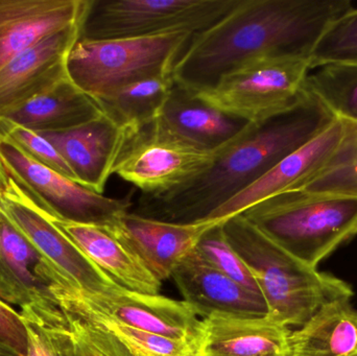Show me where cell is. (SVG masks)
<instances>
[{
	"mask_svg": "<svg viewBox=\"0 0 357 356\" xmlns=\"http://www.w3.org/2000/svg\"><path fill=\"white\" fill-rule=\"evenodd\" d=\"M52 293L61 309L77 314L100 326L121 341L136 356H195V347L190 343L144 332L94 311L79 298L75 288L69 284H56Z\"/></svg>",
	"mask_w": 357,
	"mask_h": 356,
	"instance_id": "cb8c5ba5",
	"label": "cell"
},
{
	"mask_svg": "<svg viewBox=\"0 0 357 356\" xmlns=\"http://www.w3.org/2000/svg\"><path fill=\"white\" fill-rule=\"evenodd\" d=\"M39 134L60 153L77 183L102 194L131 139L127 130L105 114L66 131Z\"/></svg>",
	"mask_w": 357,
	"mask_h": 356,
	"instance_id": "5bb4252c",
	"label": "cell"
},
{
	"mask_svg": "<svg viewBox=\"0 0 357 356\" xmlns=\"http://www.w3.org/2000/svg\"><path fill=\"white\" fill-rule=\"evenodd\" d=\"M252 123L220 112L175 83L153 127L202 150H222L241 137Z\"/></svg>",
	"mask_w": 357,
	"mask_h": 356,
	"instance_id": "ffe728a7",
	"label": "cell"
},
{
	"mask_svg": "<svg viewBox=\"0 0 357 356\" xmlns=\"http://www.w3.org/2000/svg\"><path fill=\"white\" fill-rule=\"evenodd\" d=\"M220 224L211 221L177 224L128 211L105 228L159 280L172 277L176 267L195 250L202 236Z\"/></svg>",
	"mask_w": 357,
	"mask_h": 356,
	"instance_id": "4fadbf2b",
	"label": "cell"
},
{
	"mask_svg": "<svg viewBox=\"0 0 357 356\" xmlns=\"http://www.w3.org/2000/svg\"><path fill=\"white\" fill-rule=\"evenodd\" d=\"M305 90L335 118L357 123V63L319 67L308 75Z\"/></svg>",
	"mask_w": 357,
	"mask_h": 356,
	"instance_id": "484cf974",
	"label": "cell"
},
{
	"mask_svg": "<svg viewBox=\"0 0 357 356\" xmlns=\"http://www.w3.org/2000/svg\"><path fill=\"white\" fill-rule=\"evenodd\" d=\"M347 356H357V349L356 351H354V353H350V355Z\"/></svg>",
	"mask_w": 357,
	"mask_h": 356,
	"instance_id": "d590c367",
	"label": "cell"
},
{
	"mask_svg": "<svg viewBox=\"0 0 357 356\" xmlns=\"http://www.w3.org/2000/svg\"><path fill=\"white\" fill-rule=\"evenodd\" d=\"M0 356H22L12 346L0 340Z\"/></svg>",
	"mask_w": 357,
	"mask_h": 356,
	"instance_id": "836d02e7",
	"label": "cell"
},
{
	"mask_svg": "<svg viewBox=\"0 0 357 356\" xmlns=\"http://www.w3.org/2000/svg\"><path fill=\"white\" fill-rule=\"evenodd\" d=\"M172 278L183 301L202 319L213 314L239 317L268 315V304L260 293L237 284L195 250L178 263Z\"/></svg>",
	"mask_w": 357,
	"mask_h": 356,
	"instance_id": "e0dca14e",
	"label": "cell"
},
{
	"mask_svg": "<svg viewBox=\"0 0 357 356\" xmlns=\"http://www.w3.org/2000/svg\"><path fill=\"white\" fill-rule=\"evenodd\" d=\"M291 328L271 316L213 314L202 319L195 356H289Z\"/></svg>",
	"mask_w": 357,
	"mask_h": 356,
	"instance_id": "d6986e66",
	"label": "cell"
},
{
	"mask_svg": "<svg viewBox=\"0 0 357 356\" xmlns=\"http://www.w3.org/2000/svg\"><path fill=\"white\" fill-rule=\"evenodd\" d=\"M0 165L19 187L58 221L106 228L130 211V198H108L40 164L0 135Z\"/></svg>",
	"mask_w": 357,
	"mask_h": 356,
	"instance_id": "ba28073f",
	"label": "cell"
},
{
	"mask_svg": "<svg viewBox=\"0 0 357 356\" xmlns=\"http://www.w3.org/2000/svg\"><path fill=\"white\" fill-rule=\"evenodd\" d=\"M195 250L210 265L237 284L260 293L259 286L249 268L227 240L222 224L208 230L197 242Z\"/></svg>",
	"mask_w": 357,
	"mask_h": 356,
	"instance_id": "83f0119b",
	"label": "cell"
},
{
	"mask_svg": "<svg viewBox=\"0 0 357 356\" xmlns=\"http://www.w3.org/2000/svg\"><path fill=\"white\" fill-rule=\"evenodd\" d=\"M295 192L312 196L357 198V137L341 162Z\"/></svg>",
	"mask_w": 357,
	"mask_h": 356,
	"instance_id": "4dcf8cb0",
	"label": "cell"
},
{
	"mask_svg": "<svg viewBox=\"0 0 357 356\" xmlns=\"http://www.w3.org/2000/svg\"><path fill=\"white\" fill-rule=\"evenodd\" d=\"M175 81L173 75L137 82L96 100L102 113L132 138L153 125L162 112Z\"/></svg>",
	"mask_w": 357,
	"mask_h": 356,
	"instance_id": "d4e9b609",
	"label": "cell"
},
{
	"mask_svg": "<svg viewBox=\"0 0 357 356\" xmlns=\"http://www.w3.org/2000/svg\"><path fill=\"white\" fill-rule=\"evenodd\" d=\"M3 169H2L1 165H0V180H1V178L3 177Z\"/></svg>",
	"mask_w": 357,
	"mask_h": 356,
	"instance_id": "e575fe53",
	"label": "cell"
},
{
	"mask_svg": "<svg viewBox=\"0 0 357 356\" xmlns=\"http://www.w3.org/2000/svg\"><path fill=\"white\" fill-rule=\"evenodd\" d=\"M222 229L255 278L268 316L287 327H301L329 301L354 297L345 280L302 263L243 215L227 219Z\"/></svg>",
	"mask_w": 357,
	"mask_h": 356,
	"instance_id": "3957f363",
	"label": "cell"
},
{
	"mask_svg": "<svg viewBox=\"0 0 357 356\" xmlns=\"http://www.w3.org/2000/svg\"><path fill=\"white\" fill-rule=\"evenodd\" d=\"M357 137V123L335 119L322 134L285 157L264 177L214 210L205 221L222 224L258 203L295 192L343 160Z\"/></svg>",
	"mask_w": 357,
	"mask_h": 356,
	"instance_id": "8fae6325",
	"label": "cell"
},
{
	"mask_svg": "<svg viewBox=\"0 0 357 356\" xmlns=\"http://www.w3.org/2000/svg\"><path fill=\"white\" fill-rule=\"evenodd\" d=\"M56 284L69 282L0 207V300L20 307L22 318L70 330L52 293Z\"/></svg>",
	"mask_w": 357,
	"mask_h": 356,
	"instance_id": "9c48e42d",
	"label": "cell"
},
{
	"mask_svg": "<svg viewBox=\"0 0 357 356\" xmlns=\"http://www.w3.org/2000/svg\"><path fill=\"white\" fill-rule=\"evenodd\" d=\"M50 219L90 261L121 288L142 294H159L161 281L108 230Z\"/></svg>",
	"mask_w": 357,
	"mask_h": 356,
	"instance_id": "44dd1931",
	"label": "cell"
},
{
	"mask_svg": "<svg viewBox=\"0 0 357 356\" xmlns=\"http://www.w3.org/2000/svg\"><path fill=\"white\" fill-rule=\"evenodd\" d=\"M252 225L314 269L357 235V198L284 192L247 209Z\"/></svg>",
	"mask_w": 357,
	"mask_h": 356,
	"instance_id": "277c9868",
	"label": "cell"
},
{
	"mask_svg": "<svg viewBox=\"0 0 357 356\" xmlns=\"http://www.w3.org/2000/svg\"><path fill=\"white\" fill-rule=\"evenodd\" d=\"M75 341V356H136L121 341L73 311H65Z\"/></svg>",
	"mask_w": 357,
	"mask_h": 356,
	"instance_id": "f546056e",
	"label": "cell"
},
{
	"mask_svg": "<svg viewBox=\"0 0 357 356\" xmlns=\"http://www.w3.org/2000/svg\"><path fill=\"white\" fill-rule=\"evenodd\" d=\"M75 292L94 311L132 327L185 341L193 347L199 338L202 319L183 300L126 288L100 295L86 294L77 288Z\"/></svg>",
	"mask_w": 357,
	"mask_h": 356,
	"instance_id": "9a60e30c",
	"label": "cell"
},
{
	"mask_svg": "<svg viewBox=\"0 0 357 356\" xmlns=\"http://www.w3.org/2000/svg\"><path fill=\"white\" fill-rule=\"evenodd\" d=\"M89 0H0V68L48 36L83 24Z\"/></svg>",
	"mask_w": 357,
	"mask_h": 356,
	"instance_id": "ac0fdd59",
	"label": "cell"
},
{
	"mask_svg": "<svg viewBox=\"0 0 357 356\" xmlns=\"http://www.w3.org/2000/svg\"><path fill=\"white\" fill-rule=\"evenodd\" d=\"M22 320L27 334L26 356H75L70 330L48 327L29 318Z\"/></svg>",
	"mask_w": 357,
	"mask_h": 356,
	"instance_id": "1f68e13d",
	"label": "cell"
},
{
	"mask_svg": "<svg viewBox=\"0 0 357 356\" xmlns=\"http://www.w3.org/2000/svg\"><path fill=\"white\" fill-rule=\"evenodd\" d=\"M102 114L98 102L67 77L47 91L6 111L0 118L45 133L73 129Z\"/></svg>",
	"mask_w": 357,
	"mask_h": 356,
	"instance_id": "7402d4cb",
	"label": "cell"
},
{
	"mask_svg": "<svg viewBox=\"0 0 357 356\" xmlns=\"http://www.w3.org/2000/svg\"><path fill=\"white\" fill-rule=\"evenodd\" d=\"M0 340L26 356L27 334L19 311L0 300Z\"/></svg>",
	"mask_w": 357,
	"mask_h": 356,
	"instance_id": "d6a6232c",
	"label": "cell"
},
{
	"mask_svg": "<svg viewBox=\"0 0 357 356\" xmlns=\"http://www.w3.org/2000/svg\"><path fill=\"white\" fill-rule=\"evenodd\" d=\"M0 135L10 140L29 158L77 182L75 176L66 161L41 134L6 119L0 118Z\"/></svg>",
	"mask_w": 357,
	"mask_h": 356,
	"instance_id": "f1b7e54d",
	"label": "cell"
},
{
	"mask_svg": "<svg viewBox=\"0 0 357 356\" xmlns=\"http://www.w3.org/2000/svg\"><path fill=\"white\" fill-rule=\"evenodd\" d=\"M310 70L308 60L259 59L227 73L211 89L195 95L220 112L259 125L302 100Z\"/></svg>",
	"mask_w": 357,
	"mask_h": 356,
	"instance_id": "52a82bcc",
	"label": "cell"
},
{
	"mask_svg": "<svg viewBox=\"0 0 357 356\" xmlns=\"http://www.w3.org/2000/svg\"><path fill=\"white\" fill-rule=\"evenodd\" d=\"M352 8L350 0H239L215 24L193 36L174 68V81L199 94L252 61H310L331 23Z\"/></svg>",
	"mask_w": 357,
	"mask_h": 356,
	"instance_id": "6da1fadb",
	"label": "cell"
},
{
	"mask_svg": "<svg viewBox=\"0 0 357 356\" xmlns=\"http://www.w3.org/2000/svg\"><path fill=\"white\" fill-rule=\"evenodd\" d=\"M195 35L89 40L79 38L67 59V75L94 100L137 82L173 75Z\"/></svg>",
	"mask_w": 357,
	"mask_h": 356,
	"instance_id": "5b68a950",
	"label": "cell"
},
{
	"mask_svg": "<svg viewBox=\"0 0 357 356\" xmlns=\"http://www.w3.org/2000/svg\"><path fill=\"white\" fill-rule=\"evenodd\" d=\"M0 207L73 288L92 295L123 288L90 261L6 173L0 180Z\"/></svg>",
	"mask_w": 357,
	"mask_h": 356,
	"instance_id": "30bf717a",
	"label": "cell"
},
{
	"mask_svg": "<svg viewBox=\"0 0 357 356\" xmlns=\"http://www.w3.org/2000/svg\"><path fill=\"white\" fill-rule=\"evenodd\" d=\"M239 0H89L81 38L89 40L197 35L215 24Z\"/></svg>",
	"mask_w": 357,
	"mask_h": 356,
	"instance_id": "8992f818",
	"label": "cell"
},
{
	"mask_svg": "<svg viewBox=\"0 0 357 356\" xmlns=\"http://www.w3.org/2000/svg\"><path fill=\"white\" fill-rule=\"evenodd\" d=\"M357 349V309L352 297L329 301L291 330L289 356H347Z\"/></svg>",
	"mask_w": 357,
	"mask_h": 356,
	"instance_id": "603a6c76",
	"label": "cell"
},
{
	"mask_svg": "<svg viewBox=\"0 0 357 356\" xmlns=\"http://www.w3.org/2000/svg\"><path fill=\"white\" fill-rule=\"evenodd\" d=\"M222 150H202L151 125L129 140L114 173L144 194H163L203 173Z\"/></svg>",
	"mask_w": 357,
	"mask_h": 356,
	"instance_id": "7c38bea8",
	"label": "cell"
},
{
	"mask_svg": "<svg viewBox=\"0 0 357 356\" xmlns=\"http://www.w3.org/2000/svg\"><path fill=\"white\" fill-rule=\"evenodd\" d=\"M82 25L44 38L0 68V116L68 77L67 59Z\"/></svg>",
	"mask_w": 357,
	"mask_h": 356,
	"instance_id": "2e32d148",
	"label": "cell"
},
{
	"mask_svg": "<svg viewBox=\"0 0 357 356\" xmlns=\"http://www.w3.org/2000/svg\"><path fill=\"white\" fill-rule=\"evenodd\" d=\"M335 119L305 90L302 100L287 112L250 125L190 181L163 194H142L133 212L169 223L205 221L285 157L318 137Z\"/></svg>",
	"mask_w": 357,
	"mask_h": 356,
	"instance_id": "7a4b0ae2",
	"label": "cell"
},
{
	"mask_svg": "<svg viewBox=\"0 0 357 356\" xmlns=\"http://www.w3.org/2000/svg\"><path fill=\"white\" fill-rule=\"evenodd\" d=\"M340 63H357V8H350L331 23L310 59L312 70Z\"/></svg>",
	"mask_w": 357,
	"mask_h": 356,
	"instance_id": "4316f807",
	"label": "cell"
}]
</instances>
